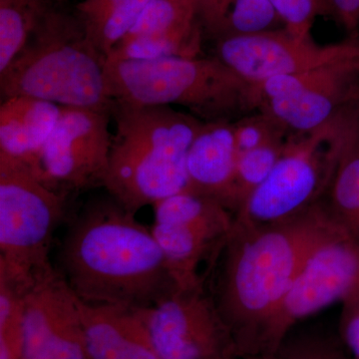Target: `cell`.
Segmentation results:
<instances>
[{"label": "cell", "instance_id": "6da1fadb", "mask_svg": "<svg viewBox=\"0 0 359 359\" xmlns=\"http://www.w3.org/2000/svg\"><path fill=\"white\" fill-rule=\"evenodd\" d=\"M348 231L325 196L290 218L266 224L233 222L214 297L241 358L259 355L271 316L321 245Z\"/></svg>", "mask_w": 359, "mask_h": 359}, {"label": "cell", "instance_id": "7a4b0ae2", "mask_svg": "<svg viewBox=\"0 0 359 359\" xmlns=\"http://www.w3.org/2000/svg\"><path fill=\"white\" fill-rule=\"evenodd\" d=\"M134 215L109 195L71 222L58 271L82 301L147 309L180 290L151 228Z\"/></svg>", "mask_w": 359, "mask_h": 359}, {"label": "cell", "instance_id": "3957f363", "mask_svg": "<svg viewBox=\"0 0 359 359\" xmlns=\"http://www.w3.org/2000/svg\"><path fill=\"white\" fill-rule=\"evenodd\" d=\"M115 121L103 187L129 211L184 192L187 157L205 122L170 106L113 104Z\"/></svg>", "mask_w": 359, "mask_h": 359}, {"label": "cell", "instance_id": "277c9868", "mask_svg": "<svg viewBox=\"0 0 359 359\" xmlns=\"http://www.w3.org/2000/svg\"><path fill=\"white\" fill-rule=\"evenodd\" d=\"M113 101L181 106L203 122L237 121L259 111L256 85L216 56L106 61Z\"/></svg>", "mask_w": 359, "mask_h": 359}, {"label": "cell", "instance_id": "5b68a950", "mask_svg": "<svg viewBox=\"0 0 359 359\" xmlns=\"http://www.w3.org/2000/svg\"><path fill=\"white\" fill-rule=\"evenodd\" d=\"M105 65L77 18L47 7L25 48L0 73V93L111 113Z\"/></svg>", "mask_w": 359, "mask_h": 359}, {"label": "cell", "instance_id": "8992f818", "mask_svg": "<svg viewBox=\"0 0 359 359\" xmlns=\"http://www.w3.org/2000/svg\"><path fill=\"white\" fill-rule=\"evenodd\" d=\"M65 196L26 165L0 159V280L27 292L56 271L49 252Z\"/></svg>", "mask_w": 359, "mask_h": 359}, {"label": "cell", "instance_id": "52a82bcc", "mask_svg": "<svg viewBox=\"0 0 359 359\" xmlns=\"http://www.w3.org/2000/svg\"><path fill=\"white\" fill-rule=\"evenodd\" d=\"M339 136L340 115L316 131L290 135L273 171L236 215V221L276 223L323 198L334 172Z\"/></svg>", "mask_w": 359, "mask_h": 359}, {"label": "cell", "instance_id": "ba28073f", "mask_svg": "<svg viewBox=\"0 0 359 359\" xmlns=\"http://www.w3.org/2000/svg\"><path fill=\"white\" fill-rule=\"evenodd\" d=\"M313 69L256 85L259 111L290 134H306L334 122L359 99V44Z\"/></svg>", "mask_w": 359, "mask_h": 359}, {"label": "cell", "instance_id": "9c48e42d", "mask_svg": "<svg viewBox=\"0 0 359 359\" xmlns=\"http://www.w3.org/2000/svg\"><path fill=\"white\" fill-rule=\"evenodd\" d=\"M111 118L106 110L61 108L58 121L30 170L58 191L103 186L112 147Z\"/></svg>", "mask_w": 359, "mask_h": 359}, {"label": "cell", "instance_id": "30bf717a", "mask_svg": "<svg viewBox=\"0 0 359 359\" xmlns=\"http://www.w3.org/2000/svg\"><path fill=\"white\" fill-rule=\"evenodd\" d=\"M359 285V240L349 231L332 238L309 259L269 320L261 354L273 353L297 321L344 301Z\"/></svg>", "mask_w": 359, "mask_h": 359}, {"label": "cell", "instance_id": "8fae6325", "mask_svg": "<svg viewBox=\"0 0 359 359\" xmlns=\"http://www.w3.org/2000/svg\"><path fill=\"white\" fill-rule=\"evenodd\" d=\"M140 313L160 359L240 356L230 328L205 285L180 289L152 308L140 309Z\"/></svg>", "mask_w": 359, "mask_h": 359}, {"label": "cell", "instance_id": "7c38bea8", "mask_svg": "<svg viewBox=\"0 0 359 359\" xmlns=\"http://www.w3.org/2000/svg\"><path fill=\"white\" fill-rule=\"evenodd\" d=\"M353 37L320 45L311 36L297 37L287 29L217 40L215 56L254 85L271 78L297 74L339 57L353 45Z\"/></svg>", "mask_w": 359, "mask_h": 359}, {"label": "cell", "instance_id": "4fadbf2b", "mask_svg": "<svg viewBox=\"0 0 359 359\" xmlns=\"http://www.w3.org/2000/svg\"><path fill=\"white\" fill-rule=\"evenodd\" d=\"M23 359H89L79 297L58 269L25 294Z\"/></svg>", "mask_w": 359, "mask_h": 359}, {"label": "cell", "instance_id": "5bb4252c", "mask_svg": "<svg viewBox=\"0 0 359 359\" xmlns=\"http://www.w3.org/2000/svg\"><path fill=\"white\" fill-rule=\"evenodd\" d=\"M198 0H151L107 61L202 56Z\"/></svg>", "mask_w": 359, "mask_h": 359}, {"label": "cell", "instance_id": "9a60e30c", "mask_svg": "<svg viewBox=\"0 0 359 359\" xmlns=\"http://www.w3.org/2000/svg\"><path fill=\"white\" fill-rule=\"evenodd\" d=\"M235 216L228 209L211 216L179 224L154 223L153 235L166 257L180 289L205 285L200 273L203 262L210 266L218 261L230 235Z\"/></svg>", "mask_w": 359, "mask_h": 359}, {"label": "cell", "instance_id": "2e32d148", "mask_svg": "<svg viewBox=\"0 0 359 359\" xmlns=\"http://www.w3.org/2000/svg\"><path fill=\"white\" fill-rule=\"evenodd\" d=\"M89 359H160L140 309L79 299Z\"/></svg>", "mask_w": 359, "mask_h": 359}, {"label": "cell", "instance_id": "e0dca14e", "mask_svg": "<svg viewBox=\"0 0 359 359\" xmlns=\"http://www.w3.org/2000/svg\"><path fill=\"white\" fill-rule=\"evenodd\" d=\"M237 160L233 122H205L187 157V192L212 198L224 205Z\"/></svg>", "mask_w": 359, "mask_h": 359}, {"label": "cell", "instance_id": "ac0fdd59", "mask_svg": "<svg viewBox=\"0 0 359 359\" xmlns=\"http://www.w3.org/2000/svg\"><path fill=\"white\" fill-rule=\"evenodd\" d=\"M57 104L27 96L4 99L0 106V159L34 165L61 113Z\"/></svg>", "mask_w": 359, "mask_h": 359}, {"label": "cell", "instance_id": "d6986e66", "mask_svg": "<svg viewBox=\"0 0 359 359\" xmlns=\"http://www.w3.org/2000/svg\"><path fill=\"white\" fill-rule=\"evenodd\" d=\"M325 197L337 221L359 240V132L347 109L340 116L339 149Z\"/></svg>", "mask_w": 359, "mask_h": 359}, {"label": "cell", "instance_id": "ffe728a7", "mask_svg": "<svg viewBox=\"0 0 359 359\" xmlns=\"http://www.w3.org/2000/svg\"><path fill=\"white\" fill-rule=\"evenodd\" d=\"M151 0H82L76 18L94 47L107 59Z\"/></svg>", "mask_w": 359, "mask_h": 359}, {"label": "cell", "instance_id": "44dd1931", "mask_svg": "<svg viewBox=\"0 0 359 359\" xmlns=\"http://www.w3.org/2000/svg\"><path fill=\"white\" fill-rule=\"evenodd\" d=\"M46 9L27 0H0V73L25 48Z\"/></svg>", "mask_w": 359, "mask_h": 359}, {"label": "cell", "instance_id": "7402d4cb", "mask_svg": "<svg viewBox=\"0 0 359 359\" xmlns=\"http://www.w3.org/2000/svg\"><path fill=\"white\" fill-rule=\"evenodd\" d=\"M278 23L283 21L271 0H233L204 33L217 41L226 37L276 30Z\"/></svg>", "mask_w": 359, "mask_h": 359}, {"label": "cell", "instance_id": "603a6c76", "mask_svg": "<svg viewBox=\"0 0 359 359\" xmlns=\"http://www.w3.org/2000/svg\"><path fill=\"white\" fill-rule=\"evenodd\" d=\"M285 145L287 143L255 149L238 156L235 173L224 201V207L233 216L243 209L252 194L268 178Z\"/></svg>", "mask_w": 359, "mask_h": 359}, {"label": "cell", "instance_id": "cb8c5ba5", "mask_svg": "<svg viewBox=\"0 0 359 359\" xmlns=\"http://www.w3.org/2000/svg\"><path fill=\"white\" fill-rule=\"evenodd\" d=\"M25 294L0 280V359H23Z\"/></svg>", "mask_w": 359, "mask_h": 359}, {"label": "cell", "instance_id": "d4e9b609", "mask_svg": "<svg viewBox=\"0 0 359 359\" xmlns=\"http://www.w3.org/2000/svg\"><path fill=\"white\" fill-rule=\"evenodd\" d=\"M238 156L268 146L285 145L290 134L273 116L257 111L233 122Z\"/></svg>", "mask_w": 359, "mask_h": 359}, {"label": "cell", "instance_id": "484cf974", "mask_svg": "<svg viewBox=\"0 0 359 359\" xmlns=\"http://www.w3.org/2000/svg\"><path fill=\"white\" fill-rule=\"evenodd\" d=\"M283 28L297 37L311 36L316 16L325 15L323 0H271Z\"/></svg>", "mask_w": 359, "mask_h": 359}, {"label": "cell", "instance_id": "4316f807", "mask_svg": "<svg viewBox=\"0 0 359 359\" xmlns=\"http://www.w3.org/2000/svg\"><path fill=\"white\" fill-rule=\"evenodd\" d=\"M268 355L269 359H353L337 344L320 337L287 339L282 346Z\"/></svg>", "mask_w": 359, "mask_h": 359}, {"label": "cell", "instance_id": "83f0119b", "mask_svg": "<svg viewBox=\"0 0 359 359\" xmlns=\"http://www.w3.org/2000/svg\"><path fill=\"white\" fill-rule=\"evenodd\" d=\"M341 304L340 337L351 358L359 359V285Z\"/></svg>", "mask_w": 359, "mask_h": 359}, {"label": "cell", "instance_id": "f1b7e54d", "mask_svg": "<svg viewBox=\"0 0 359 359\" xmlns=\"http://www.w3.org/2000/svg\"><path fill=\"white\" fill-rule=\"evenodd\" d=\"M325 15L330 16L354 36L359 30V0H323Z\"/></svg>", "mask_w": 359, "mask_h": 359}, {"label": "cell", "instance_id": "f546056e", "mask_svg": "<svg viewBox=\"0 0 359 359\" xmlns=\"http://www.w3.org/2000/svg\"><path fill=\"white\" fill-rule=\"evenodd\" d=\"M233 0H199L198 1V15L203 30L212 25L230 6Z\"/></svg>", "mask_w": 359, "mask_h": 359}, {"label": "cell", "instance_id": "4dcf8cb0", "mask_svg": "<svg viewBox=\"0 0 359 359\" xmlns=\"http://www.w3.org/2000/svg\"><path fill=\"white\" fill-rule=\"evenodd\" d=\"M347 113H348L349 117L351 118L359 132V99L347 109Z\"/></svg>", "mask_w": 359, "mask_h": 359}, {"label": "cell", "instance_id": "1f68e13d", "mask_svg": "<svg viewBox=\"0 0 359 359\" xmlns=\"http://www.w3.org/2000/svg\"><path fill=\"white\" fill-rule=\"evenodd\" d=\"M211 359H243L236 353L226 354V355L219 356V358H215Z\"/></svg>", "mask_w": 359, "mask_h": 359}, {"label": "cell", "instance_id": "d6a6232c", "mask_svg": "<svg viewBox=\"0 0 359 359\" xmlns=\"http://www.w3.org/2000/svg\"><path fill=\"white\" fill-rule=\"evenodd\" d=\"M244 359H269L268 354H262V355L250 356Z\"/></svg>", "mask_w": 359, "mask_h": 359}, {"label": "cell", "instance_id": "836d02e7", "mask_svg": "<svg viewBox=\"0 0 359 359\" xmlns=\"http://www.w3.org/2000/svg\"><path fill=\"white\" fill-rule=\"evenodd\" d=\"M27 1L36 2V4H45L44 0H27Z\"/></svg>", "mask_w": 359, "mask_h": 359}, {"label": "cell", "instance_id": "e575fe53", "mask_svg": "<svg viewBox=\"0 0 359 359\" xmlns=\"http://www.w3.org/2000/svg\"><path fill=\"white\" fill-rule=\"evenodd\" d=\"M351 37H354V39H355L356 41H358V43L359 44V30H358V33H356V34L354 35V36H351Z\"/></svg>", "mask_w": 359, "mask_h": 359}, {"label": "cell", "instance_id": "d590c367", "mask_svg": "<svg viewBox=\"0 0 359 359\" xmlns=\"http://www.w3.org/2000/svg\"><path fill=\"white\" fill-rule=\"evenodd\" d=\"M198 1H199V0H198Z\"/></svg>", "mask_w": 359, "mask_h": 359}]
</instances>
